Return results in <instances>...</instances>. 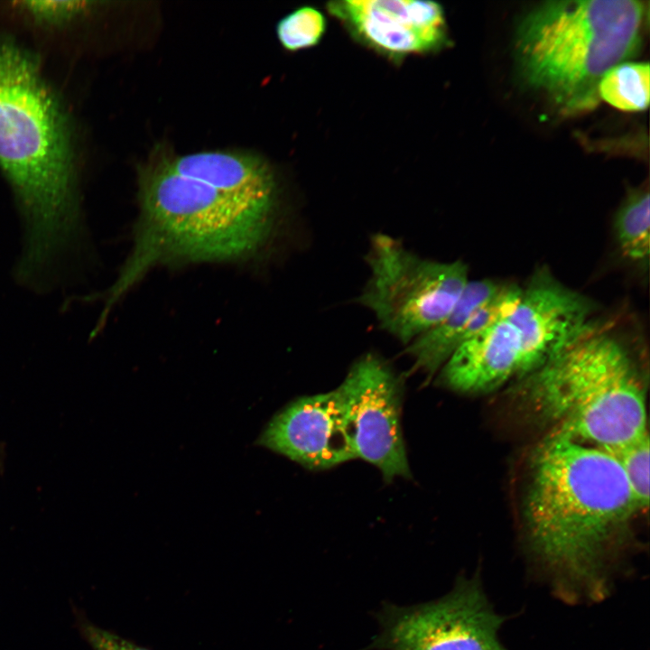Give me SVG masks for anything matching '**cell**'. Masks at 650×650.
<instances>
[{"label":"cell","mask_w":650,"mask_h":650,"mask_svg":"<svg viewBox=\"0 0 650 650\" xmlns=\"http://www.w3.org/2000/svg\"><path fill=\"white\" fill-rule=\"evenodd\" d=\"M0 166L23 223L15 271L28 279L51 276L82 236L70 126L36 59L2 35Z\"/></svg>","instance_id":"6da1fadb"},{"label":"cell","mask_w":650,"mask_h":650,"mask_svg":"<svg viewBox=\"0 0 650 650\" xmlns=\"http://www.w3.org/2000/svg\"><path fill=\"white\" fill-rule=\"evenodd\" d=\"M524 508L532 551L562 593L603 596L608 552L639 510L614 457L552 432L534 451Z\"/></svg>","instance_id":"7a4b0ae2"},{"label":"cell","mask_w":650,"mask_h":650,"mask_svg":"<svg viewBox=\"0 0 650 650\" xmlns=\"http://www.w3.org/2000/svg\"><path fill=\"white\" fill-rule=\"evenodd\" d=\"M141 216L131 254L105 293L98 327L115 303L163 263L224 262L258 252L274 227V208L221 192L172 170L165 158L140 173Z\"/></svg>","instance_id":"3957f363"},{"label":"cell","mask_w":650,"mask_h":650,"mask_svg":"<svg viewBox=\"0 0 650 650\" xmlns=\"http://www.w3.org/2000/svg\"><path fill=\"white\" fill-rule=\"evenodd\" d=\"M648 7L636 0L542 3L517 27L522 79L566 113L592 108L603 75L638 51Z\"/></svg>","instance_id":"277c9868"},{"label":"cell","mask_w":650,"mask_h":650,"mask_svg":"<svg viewBox=\"0 0 650 650\" xmlns=\"http://www.w3.org/2000/svg\"><path fill=\"white\" fill-rule=\"evenodd\" d=\"M524 397L552 432L602 450L648 433L645 388L627 347L596 327L524 377Z\"/></svg>","instance_id":"5b68a950"},{"label":"cell","mask_w":650,"mask_h":650,"mask_svg":"<svg viewBox=\"0 0 650 650\" xmlns=\"http://www.w3.org/2000/svg\"><path fill=\"white\" fill-rule=\"evenodd\" d=\"M595 312L590 298L543 269L510 313L453 352L442 367L444 383L478 394L524 378L595 328Z\"/></svg>","instance_id":"8992f818"},{"label":"cell","mask_w":650,"mask_h":650,"mask_svg":"<svg viewBox=\"0 0 650 650\" xmlns=\"http://www.w3.org/2000/svg\"><path fill=\"white\" fill-rule=\"evenodd\" d=\"M366 261L370 276L358 302L383 330L404 345L438 324L469 281L461 260L422 257L383 233L371 237Z\"/></svg>","instance_id":"52a82bcc"},{"label":"cell","mask_w":650,"mask_h":650,"mask_svg":"<svg viewBox=\"0 0 650 650\" xmlns=\"http://www.w3.org/2000/svg\"><path fill=\"white\" fill-rule=\"evenodd\" d=\"M355 457L376 466L385 478L409 477L400 425L401 386L375 354L357 360L336 389Z\"/></svg>","instance_id":"ba28073f"},{"label":"cell","mask_w":650,"mask_h":650,"mask_svg":"<svg viewBox=\"0 0 650 650\" xmlns=\"http://www.w3.org/2000/svg\"><path fill=\"white\" fill-rule=\"evenodd\" d=\"M327 8L354 36L392 58L436 51L448 42L444 11L433 1L344 0Z\"/></svg>","instance_id":"9c48e42d"},{"label":"cell","mask_w":650,"mask_h":650,"mask_svg":"<svg viewBox=\"0 0 650 650\" xmlns=\"http://www.w3.org/2000/svg\"><path fill=\"white\" fill-rule=\"evenodd\" d=\"M258 442L311 469L356 458L336 390L301 398L277 413Z\"/></svg>","instance_id":"30bf717a"},{"label":"cell","mask_w":650,"mask_h":650,"mask_svg":"<svg viewBox=\"0 0 650 650\" xmlns=\"http://www.w3.org/2000/svg\"><path fill=\"white\" fill-rule=\"evenodd\" d=\"M175 172L240 200L276 209L277 184L258 156L234 152H200L165 158Z\"/></svg>","instance_id":"8fae6325"},{"label":"cell","mask_w":650,"mask_h":650,"mask_svg":"<svg viewBox=\"0 0 650 650\" xmlns=\"http://www.w3.org/2000/svg\"><path fill=\"white\" fill-rule=\"evenodd\" d=\"M500 285L488 279L469 280L449 313L407 345L406 351L413 358L415 367L428 375L442 367L466 341L468 326L474 312Z\"/></svg>","instance_id":"7c38bea8"},{"label":"cell","mask_w":650,"mask_h":650,"mask_svg":"<svg viewBox=\"0 0 650 650\" xmlns=\"http://www.w3.org/2000/svg\"><path fill=\"white\" fill-rule=\"evenodd\" d=\"M615 240L622 256L633 264H648L650 253V194L648 189L628 193L613 221Z\"/></svg>","instance_id":"4fadbf2b"},{"label":"cell","mask_w":650,"mask_h":650,"mask_svg":"<svg viewBox=\"0 0 650 650\" xmlns=\"http://www.w3.org/2000/svg\"><path fill=\"white\" fill-rule=\"evenodd\" d=\"M649 75L648 62L618 63L599 80V98L622 111H643L649 104Z\"/></svg>","instance_id":"5bb4252c"},{"label":"cell","mask_w":650,"mask_h":650,"mask_svg":"<svg viewBox=\"0 0 650 650\" xmlns=\"http://www.w3.org/2000/svg\"><path fill=\"white\" fill-rule=\"evenodd\" d=\"M649 449L646 433L621 446L603 450L621 467L639 510L649 504Z\"/></svg>","instance_id":"9a60e30c"},{"label":"cell","mask_w":650,"mask_h":650,"mask_svg":"<svg viewBox=\"0 0 650 650\" xmlns=\"http://www.w3.org/2000/svg\"><path fill=\"white\" fill-rule=\"evenodd\" d=\"M326 32L323 14L313 6H302L285 15L276 26L282 46L291 51L317 45Z\"/></svg>","instance_id":"2e32d148"},{"label":"cell","mask_w":650,"mask_h":650,"mask_svg":"<svg viewBox=\"0 0 650 650\" xmlns=\"http://www.w3.org/2000/svg\"><path fill=\"white\" fill-rule=\"evenodd\" d=\"M21 8L36 22L57 24L80 14L88 3L79 1H24Z\"/></svg>","instance_id":"e0dca14e"},{"label":"cell","mask_w":650,"mask_h":650,"mask_svg":"<svg viewBox=\"0 0 650 650\" xmlns=\"http://www.w3.org/2000/svg\"><path fill=\"white\" fill-rule=\"evenodd\" d=\"M82 630L93 650H147L90 623H84Z\"/></svg>","instance_id":"ac0fdd59"}]
</instances>
